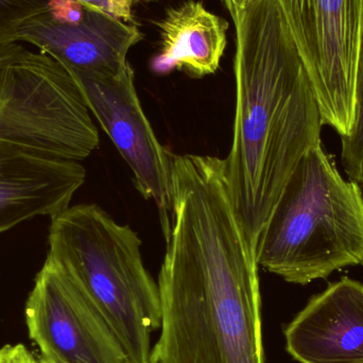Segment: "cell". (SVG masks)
<instances>
[{"label": "cell", "mask_w": 363, "mask_h": 363, "mask_svg": "<svg viewBox=\"0 0 363 363\" xmlns=\"http://www.w3.org/2000/svg\"><path fill=\"white\" fill-rule=\"evenodd\" d=\"M132 1H133V0H132Z\"/></svg>", "instance_id": "44dd1931"}, {"label": "cell", "mask_w": 363, "mask_h": 363, "mask_svg": "<svg viewBox=\"0 0 363 363\" xmlns=\"http://www.w3.org/2000/svg\"><path fill=\"white\" fill-rule=\"evenodd\" d=\"M65 67L76 79L91 114L133 172L138 191L159 207L165 228L172 211L174 155L160 143L143 110L131 65L118 74Z\"/></svg>", "instance_id": "ba28073f"}, {"label": "cell", "mask_w": 363, "mask_h": 363, "mask_svg": "<svg viewBox=\"0 0 363 363\" xmlns=\"http://www.w3.org/2000/svg\"><path fill=\"white\" fill-rule=\"evenodd\" d=\"M45 12L23 23L14 43L32 45L74 69L118 74L129 65L130 49L142 38L133 23L94 9L76 23L55 21Z\"/></svg>", "instance_id": "30bf717a"}, {"label": "cell", "mask_w": 363, "mask_h": 363, "mask_svg": "<svg viewBox=\"0 0 363 363\" xmlns=\"http://www.w3.org/2000/svg\"><path fill=\"white\" fill-rule=\"evenodd\" d=\"M362 21H363V0H362Z\"/></svg>", "instance_id": "ffe728a7"}, {"label": "cell", "mask_w": 363, "mask_h": 363, "mask_svg": "<svg viewBox=\"0 0 363 363\" xmlns=\"http://www.w3.org/2000/svg\"><path fill=\"white\" fill-rule=\"evenodd\" d=\"M256 258L264 270L298 285L363 264L362 187L343 179L322 143L292 172Z\"/></svg>", "instance_id": "277c9868"}, {"label": "cell", "mask_w": 363, "mask_h": 363, "mask_svg": "<svg viewBox=\"0 0 363 363\" xmlns=\"http://www.w3.org/2000/svg\"><path fill=\"white\" fill-rule=\"evenodd\" d=\"M232 18L236 111L224 165L230 200L256 252L298 162L321 144L323 123L279 0H252Z\"/></svg>", "instance_id": "7a4b0ae2"}, {"label": "cell", "mask_w": 363, "mask_h": 363, "mask_svg": "<svg viewBox=\"0 0 363 363\" xmlns=\"http://www.w3.org/2000/svg\"><path fill=\"white\" fill-rule=\"evenodd\" d=\"M300 363H363V285L349 277L313 296L285 328Z\"/></svg>", "instance_id": "8fae6325"}, {"label": "cell", "mask_w": 363, "mask_h": 363, "mask_svg": "<svg viewBox=\"0 0 363 363\" xmlns=\"http://www.w3.org/2000/svg\"><path fill=\"white\" fill-rule=\"evenodd\" d=\"M23 49L25 47L19 43L0 47V114L6 99L13 63L23 52Z\"/></svg>", "instance_id": "9a60e30c"}, {"label": "cell", "mask_w": 363, "mask_h": 363, "mask_svg": "<svg viewBox=\"0 0 363 363\" xmlns=\"http://www.w3.org/2000/svg\"><path fill=\"white\" fill-rule=\"evenodd\" d=\"M151 363H264L258 268L224 160L174 155Z\"/></svg>", "instance_id": "6da1fadb"}, {"label": "cell", "mask_w": 363, "mask_h": 363, "mask_svg": "<svg viewBox=\"0 0 363 363\" xmlns=\"http://www.w3.org/2000/svg\"><path fill=\"white\" fill-rule=\"evenodd\" d=\"M89 8L106 13L125 23L133 21L132 0H79Z\"/></svg>", "instance_id": "2e32d148"}, {"label": "cell", "mask_w": 363, "mask_h": 363, "mask_svg": "<svg viewBox=\"0 0 363 363\" xmlns=\"http://www.w3.org/2000/svg\"><path fill=\"white\" fill-rule=\"evenodd\" d=\"M252 0H223L230 16H234L235 14H237L239 11L242 10Z\"/></svg>", "instance_id": "ac0fdd59"}, {"label": "cell", "mask_w": 363, "mask_h": 363, "mask_svg": "<svg viewBox=\"0 0 363 363\" xmlns=\"http://www.w3.org/2000/svg\"><path fill=\"white\" fill-rule=\"evenodd\" d=\"M46 260L94 303L129 363H151V336L162 325L159 285L145 267L142 240L96 204L51 218Z\"/></svg>", "instance_id": "3957f363"}, {"label": "cell", "mask_w": 363, "mask_h": 363, "mask_svg": "<svg viewBox=\"0 0 363 363\" xmlns=\"http://www.w3.org/2000/svg\"><path fill=\"white\" fill-rule=\"evenodd\" d=\"M308 72L323 125L341 138L353 121L362 0H279Z\"/></svg>", "instance_id": "8992f818"}, {"label": "cell", "mask_w": 363, "mask_h": 363, "mask_svg": "<svg viewBox=\"0 0 363 363\" xmlns=\"http://www.w3.org/2000/svg\"><path fill=\"white\" fill-rule=\"evenodd\" d=\"M30 340L49 363H129L115 333L86 294L45 260L25 306Z\"/></svg>", "instance_id": "52a82bcc"}, {"label": "cell", "mask_w": 363, "mask_h": 363, "mask_svg": "<svg viewBox=\"0 0 363 363\" xmlns=\"http://www.w3.org/2000/svg\"><path fill=\"white\" fill-rule=\"evenodd\" d=\"M0 363H38V357L21 343L6 345L0 347Z\"/></svg>", "instance_id": "e0dca14e"}, {"label": "cell", "mask_w": 363, "mask_h": 363, "mask_svg": "<svg viewBox=\"0 0 363 363\" xmlns=\"http://www.w3.org/2000/svg\"><path fill=\"white\" fill-rule=\"evenodd\" d=\"M86 179L79 162L57 159L0 138V234L70 206Z\"/></svg>", "instance_id": "9c48e42d"}, {"label": "cell", "mask_w": 363, "mask_h": 363, "mask_svg": "<svg viewBox=\"0 0 363 363\" xmlns=\"http://www.w3.org/2000/svg\"><path fill=\"white\" fill-rule=\"evenodd\" d=\"M49 0H0V47L14 44L23 23L47 10Z\"/></svg>", "instance_id": "5bb4252c"}, {"label": "cell", "mask_w": 363, "mask_h": 363, "mask_svg": "<svg viewBox=\"0 0 363 363\" xmlns=\"http://www.w3.org/2000/svg\"><path fill=\"white\" fill-rule=\"evenodd\" d=\"M341 140V161L345 174L363 190V26L356 69L353 121L349 134Z\"/></svg>", "instance_id": "4fadbf2b"}, {"label": "cell", "mask_w": 363, "mask_h": 363, "mask_svg": "<svg viewBox=\"0 0 363 363\" xmlns=\"http://www.w3.org/2000/svg\"><path fill=\"white\" fill-rule=\"evenodd\" d=\"M38 363H49L46 360L42 359V358L38 357Z\"/></svg>", "instance_id": "d6986e66"}, {"label": "cell", "mask_w": 363, "mask_h": 363, "mask_svg": "<svg viewBox=\"0 0 363 363\" xmlns=\"http://www.w3.org/2000/svg\"><path fill=\"white\" fill-rule=\"evenodd\" d=\"M91 114L72 72L50 55L25 48L13 63L0 138L81 162L99 146Z\"/></svg>", "instance_id": "5b68a950"}, {"label": "cell", "mask_w": 363, "mask_h": 363, "mask_svg": "<svg viewBox=\"0 0 363 363\" xmlns=\"http://www.w3.org/2000/svg\"><path fill=\"white\" fill-rule=\"evenodd\" d=\"M157 25L161 51L153 63L157 72L178 68L199 78L217 72L226 48L228 21L202 2L186 0L169 9Z\"/></svg>", "instance_id": "7c38bea8"}]
</instances>
